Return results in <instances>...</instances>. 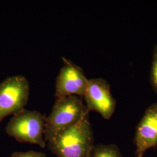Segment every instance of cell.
I'll return each mask as SVG.
<instances>
[{"label":"cell","mask_w":157,"mask_h":157,"mask_svg":"<svg viewBox=\"0 0 157 157\" xmlns=\"http://www.w3.org/2000/svg\"><path fill=\"white\" fill-rule=\"evenodd\" d=\"M94 146L89 113L47 141L48 150L56 157H88Z\"/></svg>","instance_id":"1"},{"label":"cell","mask_w":157,"mask_h":157,"mask_svg":"<svg viewBox=\"0 0 157 157\" xmlns=\"http://www.w3.org/2000/svg\"><path fill=\"white\" fill-rule=\"evenodd\" d=\"M89 113L82 97L69 95L57 98L51 112L45 118L44 140L48 141L56 133L76 124Z\"/></svg>","instance_id":"2"},{"label":"cell","mask_w":157,"mask_h":157,"mask_svg":"<svg viewBox=\"0 0 157 157\" xmlns=\"http://www.w3.org/2000/svg\"><path fill=\"white\" fill-rule=\"evenodd\" d=\"M10 157H47L44 153L35 151L14 152Z\"/></svg>","instance_id":"10"},{"label":"cell","mask_w":157,"mask_h":157,"mask_svg":"<svg viewBox=\"0 0 157 157\" xmlns=\"http://www.w3.org/2000/svg\"><path fill=\"white\" fill-rule=\"evenodd\" d=\"M83 97L88 112L93 111L98 112L106 120L112 117L116 108L117 102L111 94L109 84L105 79H89Z\"/></svg>","instance_id":"5"},{"label":"cell","mask_w":157,"mask_h":157,"mask_svg":"<svg viewBox=\"0 0 157 157\" xmlns=\"http://www.w3.org/2000/svg\"><path fill=\"white\" fill-rule=\"evenodd\" d=\"M45 118L37 111L23 109L11 118L6 126V133L20 143L36 144L44 148Z\"/></svg>","instance_id":"3"},{"label":"cell","mask_w":157,"mask_h":157,"mask_svg":"<svg viewBox=\"0 0 157 157\" xmlns=\"http://www.w3.org/2000/svg\"><path fill=\"white\" fill-rule=\"evenodd\" d=\"M29 94L28 81L22 75L8 78L0 83V124L6 117L25 109Z\"/></svg>","instance_id":"4"},{"label":"cell","mask_w":157,"mask_h":157,"mask_svg":"<svg viewBox=\"0 0 157 157\" xmlns=\"http://www.w3.org/2000/svg\"><path fill=\"white\" fill-rule=\"evenodd\" d=\"M134 143L136 157H143L145 152L157 147V103L146 110L136 130Z\"/></svg>","instance_id":"7"},{"label":"cell","mask_w":157,"mask_h":157,"mask_svg":"<svg viewBox=\"0 0 157 157\" xmlns=\"http://www.w3.org/2000/svg\"><path fill=\"white\" fill-rule=\"evenodd\" d=\"M62 60L64 63L56 78L55 97L56 98L69 95L83 97L89 79L82 67L65 58H62Z\"/></svg>","instance_id":"6"},{"label":"cell","mask_w":157,"mask_h":157,"mask_svg":"<svg viewBox=\"0 0 157 157\" xmlns=\"http://www.w3.org/2000/svg\"><path fill=\"white\" fill-rule=\"evenodd\" d=\"M150 83L154 91L157 94V45L154 47L150 71Z\"/></svg>","instance_id":"9"},{"label":"cell","mask_w":157,"mask_h":157,"mask_svg":"<svg viewBox=\"0 0 157 157\" xmlns=\"http://www.w3.org/2000/svg\"><path fill=\"white\" fill-rule=\"evenodd\" d=\"M88 157H123L115 144H97L91 149Z\"/></svg>","instance_id":"8"}]
</instances>
